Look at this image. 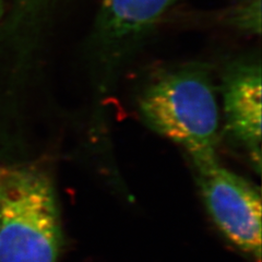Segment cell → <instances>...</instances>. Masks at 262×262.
<instances>
[{
    "mask_svg": "<svg viewBox=\"0 0 262 262\" xmlns=\"http://www.w3.org/2000/svg\"><path fill=\"white\" fill-rule=\"evenodd\" d=\"M139 111L147 127L184 149L191 162L217 158L221 114L207 71L166 73L142 93Z\"/></svg>",
    "mask_w": 262,
    "mask_h": 262,
    "instance_id": "6da1fadb",
    "label": "cell"
},
{
    "mask_svg": "<svg viewBox=\"0 0 262 262\" xmlns=\"http://www.w3.org/2000/svg\"><path fill=\"white\" fill-rule=\"evenodd\" d=\"M61 245L51 180L34 169L10 170L0 184V262H57Z\"/></svg>",
    "mask_w": 262,
    "mask_h": 262,
    "instance_id": "7a4b0ae2",
    "label": "cell"
},
{
    "mask_svg": "<svg viewBox=\"0 0 262 262\" xmlns=\"http://www.w3.org/2000/svg\"><path fill=\"white\" fill-rule=\"evenodd\" d=\"M202 199L213 222L242 251L261 261V195L247 179L219 158L191 162Z\"/></svg>",
    "mask_w": 262,
    "mask_h": 262,
    "instance_id": "3957f363",
    "label": "cell"
},
{
    "mask_svg": "<svg viewBox=\"0 0 262 262\" xmlns=\"http://www.w3.org/2000/svg\"><path fill=\"white\" fill-rule=\"evenodd\" d=\"M258 61H242L225 72L222 106L225 133L247 154L253 168L261 170L262 77Z\"/></svg>",
    "mask_w": 262,
    "mask_h": 262,
    "instance_id": "277c9868",
    "label": "cell"
},
{
    "mask_svg": "<svg viewBox=\"0 0 262 262\" xmlns=\"http://www.w3.org/2000/svg\"><path fill=\"white\" fill-rule=\"evenodd\" d=\"M178 0H101L100 27L106 44H129L145 34Z\"/></svg>",
    "mask_w": 262,
    "mask_h": 262,
    "instance_id": "5b68a950",
    "label": "cell"
},
{
    "mask_svg": "<svg viewBox=\"0 0 262 262\" xmlns=\"http://www.w3.org/2000/svg\"><path fill=\"white\" fill-rule=\"evenodd\" d=\"M228 20L236 29L253 35H260L261 0H244L232 9Z\"/></svg>",
    "mask_w": 262,
    "mask_h": 262,
    "instance_id": "8992f818",
    "label": "cell"
},
{
    "mask_svg": "<svg viewBox=\"0 0 262 262\" xmlns=\"http://www.w3.org/2000/svg\"><path fill=\"white\" fill-rule=\"evenodd\" d=\"M9 171H10L9 169H7V168H4V167L0 166V184L4 182V179L6 178V176L8 175V173H9Z\"/></svg>",
    "mask_w": 262,
    "mask_h": 262,
    "instance_id": "52a82bcc",
    "label": "cell"
},
{
    "mask_svg": "<svg viewBox=\"0 0 262 262\" xmlns=\"http://www.w3.org/2000/svg\"><path fill=\"white\" fill-rule=\"evenodd\" d=\"M3 2L4 0H0V11H2V8H3Z\"/></svg>",
    "mask_w": 262,
    "mask_h": 262,
    "instance_id": "ba28073f",
    "label": "cell"
}]
</instances>
